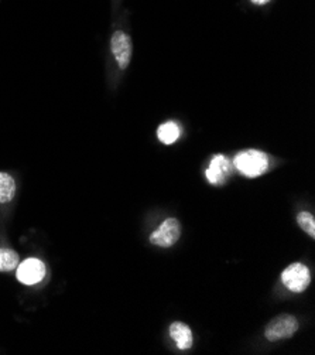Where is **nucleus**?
<instances>
[{
	"mask_svg": "<svg viewBox=\"0 0 315 355\" xmlns=\"http://www.w3.org/2000/svg\"><path fill=\"white\" fill-rule=\"evenodd\" d=\"M235 166L243 175L255 179V177H259L266 173L269 167V159L266 153L251 149L240 152L235 157Z\"/></svg>",
	"mask_w": 315,
	"mask_h": 355,
	"instance_id": "1",
	"label": "nucleus"
},
{
	"mask_svg": "<svg viewBox=\"0 0 315 355\" xmlns=\"http://www.w3.org/2000/svg\"><path fill=\"white\" fill-rule=\"evenodd\" d=\"M298 330L297 318L291 314H280L274 317L273 320L264 329V337L267 341L276 343L291 338Z\"/></svg>",
	"mask_w": 315,
	"mask_h": 355,
	"instance_id": "2",
	"label": "nucleus"
},
{
	"mask_svg": "<svg viewBox=\"0 0 315 355\" xmlns=\"http://www.w3.org/2000/svg\"><path fill=\"white\" fill-rule=\"evenodd\" d=\"M283 285L293 293H303L311 283L309 269L300 262L291 263L282 272Z\"/></svg>",
	"mask_w": 315,
	"mask_h": 355,
	"instance_id": "3",
	"label": "nucleus"
},
{
	"mask_svg": "<svg viewBox=\"0 0 315 355\" xmlns=\"http://www.w3.org/2000/svg\"><path fill=\"white\" fill-rule=\"evenodd\" d=\"M181 236V224L176 218H167L150 235V242L160 248H171Z\"/></svg>",
	"mask_w": 315,
	"mask_h": 355,
	"instance_id": "4",
	"label": "nucleus"
},
{
	"mask_svg": "<svg viewBox=\"0 0 315 355\" xmlns=\"http://www.w3.org/2000/svg\"><path fill=\"white\" fill-rule=\"evenodd\" d=\"M47 269L44 262L37 258H28L24 262L19 263L16 277L26 286H33L40 283L46 277Z\"/></svg>",
	"mask_w": 315,
	"mask_h": 355,
	"instance_id": "5",
	"label": "nucleus"
},
{
	"mask_svg": "<svg viewBox=\"0 0 315 355\" xmlns=\"http://www.w3.org/2000/svg\"><path fill=\"white\" fill-rule=\"evenodd\" d=\"M111 50H112V54H114L119 68L126 69L130 64L132 53H133V46H132V40L129 37V34H126L122 30L115 31L112 34V39H111Z\"/></svg>",
	"mask_w": 315,
	"mask_h": 355,
	"instance_id": "6",
	"label": "nucleus"
},
{
	"mask_svg": "<svg viewBox=\"0 0 315 355\" xmlns=\"http://www.w3.org/2000/svg\"><path fill=\"white\" fill-rule=\"evenodd\" d=\"M231 174V163L224 155H217L205 171L206 180L213 186H221Z\"/></svg>",
	"mask_w": 315,
	"mask_h": 355,
	"instance_id": "7",
	"label": "nucleus"
},
{
	"mask_svg": "<svg viewBox=\"0 0 315 355\" xmlns=\"http://www.w3.org/2000/svg\"><path fill=\"white\" fill-rule=\"evenodd\" d=\"M170 336L171 338L176 341V345L181 351H187L192 347L194 344V336L191 329L183 323V322H176L170 326Z\"/></svg>",
	"mask_w": 315,
	"mask_h": 355,
	"instance_id": "8",
	"label": "nucleus"
},
{
	"mask_svg": "<svg viewBox=\"0 0 315 355\" xmlns=\"http://www.w3.org/2000/svg\"><path fill=\"white\" fill-rule=\"evenodd\" d=\"M16 196V182L13 175L6 171H0V204L13 201Z\"/></svg>",
	"mask_w": 315,
	"mask_h": 355,
	"instance_id": "9",
	"label": "nucleus"
},
{
	"mask_svg": "<svg viewBox=\"0 0 315 355\" xmlns=\"http://www.w3.org/2000/svg\"><path fill=\"white\" fill-rule=\"evenodd\" d=\"M180 128L177 126V123L174 122H165L163 125L159 126L157 130V136L159 140L164 145H172L180 137Z\"/></svg>",
	"mask_w": 315,
	"mask_h": 355,
	"instance_id": "10",
	"label": "nucleus"
},
{
	"mask_svg": "<svg viewBox=\"0 0 315 355\" xmlns=\"http://www.w3.org/2000/svg\"><path fill=\"white\" fill-rule=\"evenodd\" d=\"M19 254L8 248H0V272H13L19 266Z\"/></svg>",
	"mask_w": 315,
	"mask_h": 355,
	"instance_id": "11",
	"label": "nucleus"
},
{
	"mask_svg": "<svg viewBox=\"0 0 315 355\" xmlns=\"http://www.w3.org/2000/svg\"><path fill=\"white\" fill-rule=\"evenodd\" d=\"M297 223L305 234H308L311 238H315V220L311 212H307V211L300 212L297 216Z\"/></svg>",
	"mask_w": 315,
	"mask_h": 355,
	"instance_id": "12",
	"label": "nucleus"
},
{
	"mask_svg": "<svg viewBox=\"0 0 315 355\" xmlns=\"http://www.w3.org/2000/svg\"><path fill=\"white\" fill-rule=\"evenodd\" d=\"M267 2H269V0H253V3H256V5H264Z\"/></svg>",
	"mask_w": 315,
	"mask_h": 355,
	"instance_id": "13",
	"label": "nucleus"
}]
</instances>
